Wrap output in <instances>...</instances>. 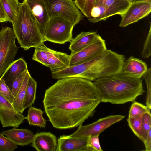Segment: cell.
<instances>
[{
    "label": "cell",
    "mask_w": 151,
    "mask_h": 151,
    "mask_svg": "<svg viewBox=\"0 0 151 151\" xmlns=\"http://www.w3.org/2000/svg\"><path fill=\"white\" fill-rule=\"evenodd\" d=\"M100 102L93 83L78 78L58 80L46 90L43 101L52 126L62 129L82 125Z\"/></svg>",
    "instance_id": "cell-1"
},
{
    "label": "cell",
    "mask_w": 151,
    "mask_h": 151,
    "mask_svg": "<svg viewBox=\"0 0 151 151\" xmlns=\"http://www.w3.org/2000/svg\"><path fill=\"white\" fill-rule=\"evenodd\" d=\"M124 55L111 50H106L97 57L86 62L69 66L57 71L59 79L78 78L91 81L120 73Z\"/></svg>",
    "instance_id": "cell-2"
},
{
    "label": "cell",
    "mask_w": 151,
    "mask_h": 151,
    "mask_svg": "<svg viewBox=\"0 0 151 151\" xmlns=\"http://www.w3.org/2000/svg\"><path fill=\"white\" fill-rule=\"evenodd\" d=\"M93 83L101 102L116 104L134 102L145 92L141 78L120 73L99 78Z\"/></svg>",
    "instance_id": "cell-3"
},
{
    "label": "cell",
    "mask_w": 151,
    "mask_h": 151,
    "mask_svg": "<svg viewBox=\"0 0 151 151\" xmlns=\"http://www.w3.org/2000/svg\"><path fill=\"white\" fill-rule=\"evenodd\" d=\"M12 24L18 42L24 50L36 48L44 43L37 23L24 1L19 3L17 16Z\"/></svg>",
    "instance_id": "cell-4"
},
{
    "label": "cell",
    "mask_w": 151,
    "mask_h": 151,
    "mask_svg": "<svg viewBox=\"0 0 151 151\" xmlns=\"http://www.w3.org/2000/svg\"><path fill=\"white\" fill-rule=\"evenodd\" d=\"M49 18L60 17L73 27L83 18L81 12L73 0H44Z\"/></svg>",
    "instance_id": "cell-5"
},
{
    "label": "cell",
    "mask_w": 151,
    "mask_h": 151,
    "mask_svg": "<svg viewBox=\"0 0 151 151\" xmlns=\"http://www.w3.org/2000/svg\"><path fill=\"white\" fill-rule=\"evenodd\" d=\"M74 27L67 20L60 17L50 18L43 37V41L59 44L70 42L73 38Z\"/></svg>",
    "instance_id": "cell-6"
},
{
    "label": "cell",
    "mask_w": 151,
    "mask_h": 151,
    "mask_svg": "<svg viewBox=\"0 0 151 151\" xmlns=\"http://www.w3.org/2000/svg\"><path fill=\"white\" fill-rule=\"evenodd\" d=\"M16 38L13 28L3 27L0 31V78L14 61L19 48L16 45Z\"/></svg>",
    "instance_id": "cell-7"
},
{
    "label": "cell",
    "mask_w": 151,
    "mask_h": 151,
    "mask_svg": "<svg viewBox=\"0 0 151 151\" xmlns=\"http://www.w3.org/2000/svg\"><path fill=\"white\" fill-rule=\"evenodd\" d=\"M106 49L105 41L98 34L88 45L78 52L70 54L69 66L92 60L100 55Z\"/></svg>",
    "instance_id": "cell-8"
},
{
    "label": "cell",
    "mask_w": 151,
    "mask_h": 151,
    "mask_svg": "<svg viewBox=\"0 0 151 151\" xmlns=\"http://www.w3.org/2000/svg\"><path fill=\"white\" fill-rule=\"evenodd\" d=\"M125 117L122 115H112L101 118L89 124L79 126L77 130L70 135L75 137H88L99 135L106 129Z\"/></svg>",
    "instance_id": "cell-9"
},
{
    "label": "cell",
    "mask_w": 151,
    "mask_h": 151,
    "mask_svg": "<svg viewBox=\"0 0 151 151\" xmlns=\"http://www.w3.org/2000/svg\"><path fill=\"white\" fill-rule=\"evenodd\" d=\"M151 11V1L143 0L131 2L121 16L119 26L125 27L147 16Z\"/></svg>",
    "instance_id": "cell-10"
},
{
    "label": "cell",
    "mask_w": 151,
    "mask_h": 151,
    "mask_svg": "<svg viewBox=\"0 0 151 151\" xmlns=\"http://www.w3.org/2000/svg\"><path fill=\"white\" fill-rule=\"evenodd\" d=\"M26 117L17 110L12 104L0 95V121L3 128H18Z\"/></svg>",
    "instance_id": "cell-11"
},
{
    "label": "cell",
    "mask_w": 151,
    "mask_h": 151,
    "mask_svg": "<svg viewBox=\"0 0 151 151\" xmlns=\"http://www.w3.org/2000/svg\"><path fill=\"white\" fill-rule=\"evenodd\" d=\"M34 17L43 37L50 19L44 0H24Z\"/></svg>",
    "instance_id": "cell-12"
},
{
    "label": "cell",
    "mask_w": 151,
    "mask_h": 151,
    "mask_svg": "<svg viewBox=\"0 0 151 151\" xmlns=\"http://www.w3.org/2000/svg\"><path fill=\"white\" fill-rule=\"evenodd\" d=\"M148 68L145 62L131 56L124 62L120 73L129 77L141 78Z\"/></svg>",
    "instance_id": "cell-13"
},
{
    "label": "cell",
    "mask_w": 151,
    "mask_h": 151,
    "mask_svg": "<svg viewBox=\"0 0 151 151\" xmlns=\"http://www.w3.org/2000/svg\"><path fill=\"white\" fill-rule=\"evenodd\" d=\"M88 137L60 136L57 141L56 151H86Z\"/></svg>",
    "instance_id": "cell-14"
},
{
    "label": "cell",
    "mask_w": 151,
    "mask_h": 151,
    "mask_svg": "<svg viewBox=\"0 0 151 151\" xmlns=\"http://www.w3.org/2000/svg\"><path fill=\"white\" fill-rule=\"evenodd\" d=\"M28 70L27 63L23 58L14 61L9 65L0 78L12 91L13 83L24 71Z\"/></svg>",
    "instance_id": "cell-15"
},
{
    "label": "cell",
    "mask_w": 151,
    "mask_h": 151,
    "mask_svg": "<svg viewBox=\"0 0 151 151\" xmlns=\"http://www.w3.org/2000/svg\"><path fill=\"white\" fill-rule=\"evenodd\" d=\"M31 146L37 151H55L56 136L50 132H42L35 134Z\"/></svg>",
    "instance_id": "cell-16"
},
{
    "label": "cell",
    "mask_w": 151,
    "mask_h": 151,
    "mask_svg": "<svg viewBox=\"0 0 151 151\" xmlns=\"http://www.w3.org/2000/svg\"><path fill=\"white\" fill-rule=\"evenodd\" d=\"M17 145L22 146L31 143L35 134L31 130L27 129H18L15 127L1 133Z\"/></svg>",
    "instance_id": "cell-17"
},
{
    "label": "cell",
    "mask_w": 151,
    "mask_h": 151,
    "mask_svg": "<svg viewBox=\"0 0 151 151\" xmlns=\"http://www.w3.org/2000/svg\"><path fill=\"white\" fill-rule=\"evenodd\" d=\"M130 3L128 0H96L94 4L104 8L110 17L115 15L121 16Z\"/></svg>",
    "instance_id": "cell-18"
},
{
    "label": "cell",
    "mask_w": 151,
    "mask_h": 151,
    "mask_svg": "<svg viewBox=\"0 0 151 151\" xmlns=\"http://www.w3.org/2000/svg\"><path fill=\"white\" fill-rule=\"evenodd\" d=\"M98 34L95 31H82L73 38L69 47L71 54L78 52L90 43Z\"/></svg>",
    "instance_id": "cell-19"
},
{
    "label": "cell",
    "mask_w": 151,
    "mask_h": 151,
    "mask_svg": "<svg viewBox=\"0 0 151 151\" xmlns=\"http://www.w3.org/2000/svg\"><path fill=\"white\" fill-rule=\"evenodd\" d=\"M70 55L52 50L47 60L46 67L52 72L65 68L69 66Z\"/></svg>",
    "instance_id": "cell-20"
},
{
    "label": "cell",
    "mask_w": 151,
    "mask_h": 151,
    "mask_svg": "<svg viewBox=\"0 0 151 151\" xmlns=\"http://www.w3.org/2000/svg\"><path fill=\"white\" fill-rule=\"evenodd\" d=\"M43 112L40 109L31 106L28 111L27 119L30 125L45 128L46 120L43 116Z\"/></svg>",
    "instance_id": "cell-21"
},
{
    "label": "cell",
    "mask_w": 151,
    "mask_h": 151,
    "mask_svg": "<svg viewBox=\"0 0 151 151\" xmlns=\"http://www.w3.org/2000/svg\"><path fill=\"white\" fill-rule=\"evenodd\" d=\"M30 75L28 71L23 81L21 86L17 94L15 96L12 105L18 111L22 113L24 111L23 109L24 101L25 95L28 80Z\"/></svg>",
    "instance_id": "cell-22"
},
{
    "label": "cell",
    "mask_w": 151,
    "mask_h": 151,
    "mask_svg": "<svg viewBox=\"0 0 151 151\" xmlns=\"http://www.w3.org/2000/svg\"><path fill=\"white\" fill-rule=\"evenodd\" d=\"M37 83L30 76L29 78L24 101L23 109L31 106L36 99Z\"/></svg>",
    "instance_id": "cell-23"
},
{
    "label": "cell",
    "mask_w": 151,
    "mask_h": 151,
    "mask_svg": "<svg viewBox=\"0 0 151 151\" xmlns=\"http://www.w3.org/2000/svg\"><path fill=\"white\" fill-rule=\"evenodd\" d=\"M52 50L43 43L35 48L32 59L46 66L47 59Z\"/></svg>",
    "instance_id": "cell-24"
},
{
    "label": "cell",
    "mask_w": 151,
    "mask_h": 151,
    "mask_svg": "<svg viewBox=\"0 0 151 151\" xmlns=\"http://www.w3.org/2000/svg\"><path fill=\"white\" fill-rule=\"evenodd\" d=\"M6 13L9 22L12 23L17 15L19 3L18 0H0Z\"/></svg>",
    "instance_id": "cell-25"
},
{
    "label": "cell",
    "mask_w": 151,
    "mask_h": 151,
    "mask_svg": "<svg viewBox=\"0 0 151 151\" xmlns=\"http://www.w3.org/2000/svg\"><path fill=\"white\" fill-rule=\"evenodd\" d=\"M143 114L135 118L128 117L127 119L128 125L132 131L142 142L143 139L142 123Z\"/></svg>",
    "instance_id": "cell-26"
},
{
    "label": "cell",
    "mask_w": 151,
    "mask_h": 151,
    "mask_svg": "<svg viewBox=\"0 0 151 151\" xmlns=\"http://www.w3.org/2000/svg\"><path fill=\"white\" fill-rule=\"evenodd\" d=\"M133 102L130 107L128 117H137L146 112H150L151 109L146 106L135 101Z\"/></svg>",
    "instance_id": "cell-27"
},
{
    "label": "cell",
    "mask_w": 151,
    "mask_h": 151,
    "mask_svg": "<svg viewBox=\"0 0 151 151\" xmlns=\"http://www.w3.org/2000/svg\"><path fill=\"white\" fill-rule=\"evenodd\" d=\"M96 0H75L78 9L84 16L88 18Z\"/></svg>",
    "instance_id": "cell-28"
},
{
    "label": "cell",
    "mask_w": 151,
    "mask_h": 151,
    "mask_svg": "<svg viewBox=\"0 0 151 151\" xmlns=\"http://www.w3.org/2000/svg\"><path fill=\"white\" fill-rule=\"evenodd\" d=\"M151 114L150 112L145 113L142 120V130L143 143L145 141L150 130L151 129Z\"/></svg>",
    "instance_id": "cell-29"
},
{
    "label": "cell",
    "mask_w": 151,
    "mask_h": 151,
    "mask_svg": "<svg viewBox=\"0 0 151 151\" xmlns=\"http://www.w3.org/2000/svg\"><path fill=\"white\" fill-rule=\"evenodd\" d=\"M146 85L147 94L146 96V106L151 109V68H148L147 71L143 75Z\"/></svg>",
    "instance_id": "cell-30"
},
{
    "label": "cell",
    "mask_w": 151,
    "mask_h": 151,
    "mask_svg": "<svg viewBox=\"0 0 151 151\" xmlns=\"http://www.w3.org/2000/svg\"><path fill=\"white\" fill-rule=\"evenodd\" d=\"M99 135L91 136L88 137L86 151H103L99 141Z\"/></svg>",
    "instance_id": "cell-31"
},
{
    "label": "cell",
    "mask_w": 151,
    "mask_h": 151,
    "mask_svg": "<svg viewBox=\"0 0 151 151\" xmlns=\"http://www.w3.org/2000/svg\"><path fill=\"white\" fill-rule=\"evenodd\" d=\"M17 145L0 133V151H14Z\"/></svg>",
    "instance_id": "cell-32"
},
{
    "label": "cell",
    "mask_w": 151,
    "mask_h": 151,
    "mask_svg": "<svg viewBox=\"0 0 151 151\" xmlns=\"http://www.w3.org/2000/svg\"><path fill=\"white\" fill-rule=\"evenodd\" d=\"M0 95L12 104L14 97L9 88L1 78H0Z\"/></svg>",
    "instance_id": "cell-33"
},
{
    "label": "cell",
    "mask_w": 151,
    "mask_h": 151,
    "mask_svg": "<svg viewBox=\"0 0 151 151\" xmlns=\"http://www.w3.org/2000/svg\"><path fill=\"white\" fill-rule=\"evenodd\" d=\"M151 25L150 24L149 32L145 41L142 51V56L144 58H148L151 55Z\"/></svg>",
    "instance_id": "cell-34"
},
{
    "label": "cell",
    "mask_w": 151,
    "mask_h": 151,
    "mask_svg": "<svg viewBox=\"0 0 151 151\" xmlns=\"http://www.w3.org/2000/svg\"><path fill=\"white\" fill-rule=\"evenodd\" d=\"M28 71V70L24 71L13 82L11 92L14 97L20 89Z\"/></svg>",
    "instance_id": "cell-35"
},
{
    "label": "cell",
    "mask_w": 151,
    "mask_h": 151,
    "mask_svg": "<svg viewBox=\"0 0 151 151\" xmlns=\"http://www.w3.org/2000/svg\"><path fill=\"white\" fill-rule=\"evenodd\" d=\"M9 22L8 16L0 0V23Z\"/></svg>",
    "instance_id": "cell-36"
},
{
    "label": "cell",
    "mask_w": 151,
    "mask_h": 151,
    "mask_svg": "<svg viewBox=\"0 0 151 151\" xmlns=\"http://www.w3.org/2000/svg\"><path fill=\"white\" fill-rule=\"evenodd\" d=\"M145 151H151V129L150 130L146 139L144 143Z\"/></svg>",
    "instance_id": "cell-37"
},
{
    "label": "cell",
    "mask_w": 151,
    "mask_h": 151,
    "mask_svg": "<svg viewBox=\"0 0 151 151\" xmlns=\"http://www.w3.org/2000/svg\"><path fill=\"white\" fill-rule=\"evenodd\" d=\"M143 0H149L151 1V0H133V1H143Z\"/></svg>",
    "instance_id": "cell-38"
},
{
    "label": "cell",
    "mask_w": 151,
    "mask_h": 151,
    "mask_svg": "<svg viewBox=\"0 0 151 151\" xmlns=\"http://www.w3.org/2000/svg\"><path fill=\"white\" fill-rule=\"evenodd\" d=\"M130 3L132 2L133 0H128Z\"/></svg>",
    "instance_id": "cell-39"
},
{
    "label": "cell",
    "mask_w": 151,
    "mask_h": 151,
    "mask_svg": "<svg viewBox=\"0 0 151 151\" xmlns=\"http://www.w3.org/2000/svg\"></svg>",
    "instance_id": "cell-40"
}]
</instances>
